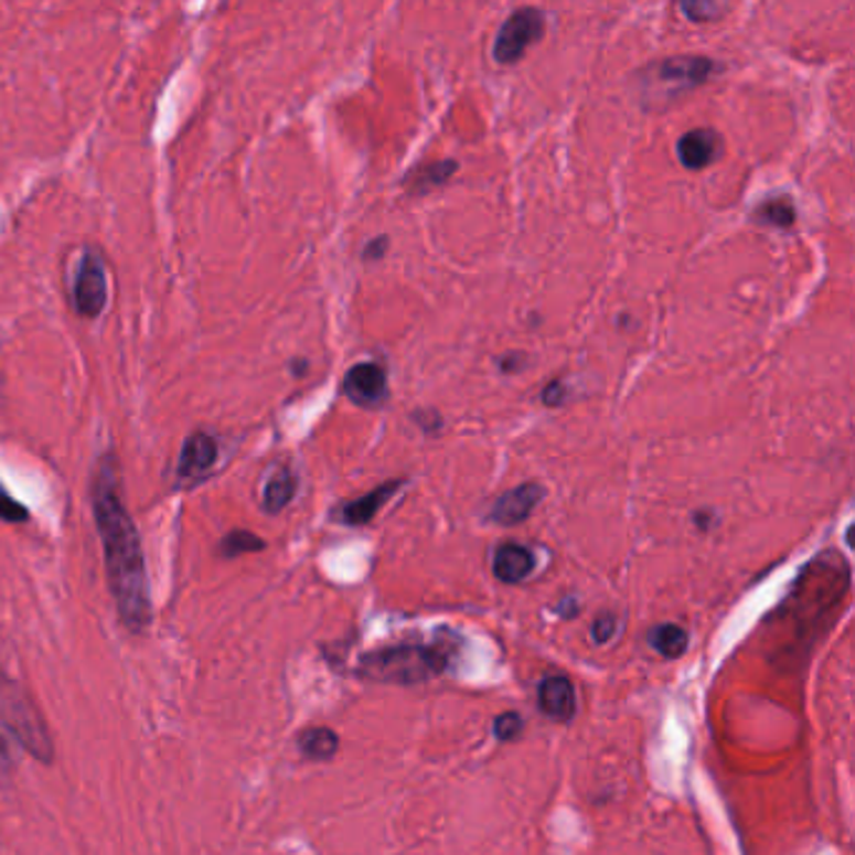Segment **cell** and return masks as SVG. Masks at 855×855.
I'll use <instances>...</instances> for the list:
<instances>
[{
    "label": "cell",
    "mask_w": 855,
    "mask_h": 855,
    "mask_svg": "<svg viewBox=\"0 0 855 855\" xmlns=\"http://www.w3.org/2000/svg\"><path fill=\"white\" fill-rule=\"evenodd\" d=\"M121 490V464L116 455H104L98 459L94 482H90V504H94L108 587L118 614L128 630L141 634L151 622V592L141 537H138L133 517L128 514Z\"/></svg>",
    "instance_id": "1"
},
{
    "label": "cell",
    "mask_w": 855,
    "mask_h": 855,
    "mask_svg": "<svg viewBox=\"0 0 855 855\" xmlns=\"http://www.w3.org/2000/svg\"><path fill=\"white\" fill-rule=\"evenodd\" d=\"M449 665V652L439 645L402 642V645L366 652L359 660V675L386 685H419L441 675Z\"/></svg>",
    "instance_id": "2"
},
{
    "label": "cell",
    "mask_w": 855,
    "mask_h": 855,
    "mask_svg": "<svg viewBox=\"0 0 855 855\" xmlns=\"http://www.w3.org/2000/svg\"><path fill=\"white\" fill-rule=\"evenodd\" d=\"M545 35V13L539 8H517L507 15L492 45V58L502 66L517 63L532 43Z\"/></svg>",
    "instance_id": "3"
},
{
    "label": "cell",
    "mask_w": 855,
    "mask_h": 855,
    "mask_svg": "<svg viewBox=\"0 0 855 855\" xmlns=\"http://www.w3.org/2000/svg\"><path fill=\"white\" fill-rule=\"evenodd\" d=\"M3 685L6 687L0 690V717L11 725V730L18 735V740H21L35 758L49 760L51 742L39 720V713L33 710V705L28 703V697L21 693V690L8 685L6 680Z\"/></svg>",
    "instance_id": "4"
},
{
    "label": "cell",
    "mask_w": 855,
    "mask_h": 855,
    "mask_svg": "<svg viewBox=\"0 0 855 855\" xmlns=\"http://www.w3.org/2000/svg\"><path fill=\"white\" fill-rule=\"evenodd\" d=\"M108 303V274L104 254L88 246L73 279V309L83 319H98Z\"/></svg>",
    "instance_id": "5"
},
{
    "label": "cell",
    "mask_w": 855,
    "mask_h": 855,
    "mask_svg": "<svg viewBox=\"0 0 855 855\" xmlns=\"http://www.w3.org/2000/svg\"><path fill=\"white\" fill-rule=\"evenodd\" d=\"M650 71L655 73L658 86H665L667 94L673 96L703 86L713 73L720 71V66L713 58H705V55H675V58L660 61Z\"/></svg>",
    "instance_id": "6"
},
{
    "label": "cell",
    "mask_w": 855,
    "mask_h": 855,
    "mask_svg": "<svg viewBox=\"0 0 855 855\" xmlns=\"http://www.w3.org/2000/svg\"><path fill=\"white\" fill-rule=\"evenodd\" d=\"M342 392L346 394L349 402H354L356 407L374 409L382 407L389 397V382H386V372L376 362H362L354 364L346 372Z\"/></svg>",
    "instance_id": "7"
},
{
    "label": "cell",
    "mask_w": 855,
    "mask_h": 855,
    "mask_svg": "<svg viewBox=\"0 0 855 855\" xmlns=\"http://www.w3.org/2000/svg\"><path fill=\"white\" fill-rule=\"evenodd\" d=\"M221 455L218 439L209 431H193V435L186 437L179 455V464H177V477L181 484H193L201 482L204 477L216 467Z\"/></svg>",
    "instance_id": "8"
},
{
    "label": "cell",
    "mask_w": 855,
    "mask_h": 855,
    "mask_svg": "<svg viewBox=\"0 0 855 855\" xmlns=\"http://www.w3.org/2000/svg\"><path fill=\"white\" fill-rule=\"evenodd\" d=\"M542 496H545V487L539 482H524L520 487H514V490L496 496L490 510V520L502 524V527L522 524L532 512L537 510Z\"/></svg>",
    "instance_id": "9"
},
{
    "label": "cell",
    "mask_w": 855,
    "mask_h": 855,
    "mask_svg": "<svg viewBox=\"0 0 855 855\" xmlns=\"http://www.w3.org/2000/svg\"><path fill=\"white\" fill-rule=\"evenodd\" d=\"M723 156V136L713 128H693L680 136L677 159L687 171H703Z\"/></svg>",
    "instance_id": "10"
},
{
    "label": "cell",
    "mask_w": 855,
    "mask_h": 855,
    "mask_svg": "<svg viewBox=\"0 0 855 855\" xmlns=\"http://www.w3.org/2000/svg\"><path fill=\"white\" fill-rule=\"evenodd\" d=\"M402 487H404V480H386L384 484L374 487L372 492H366L362 496H356V500L342 504V507L334 512V517L342 524H349V527H362V524H370L376 514H380L384 504L402 490Z\"/></svg>",
    "instance_id": "11"
},
{
    "label": "cell",
    "mask_w": 855,
    "mask_h": 855,
    "mask_svg": "<svg viewBox=\"0 0 855 855\" xmlns=\"http://www.w3.org/2000/svg\"><path fill=\"white\" fill-rule=\"evenodd\" d=\"M537 701H539V710L555 723H569L577 713L575 685L573 680L565 675H549L542 680L537 690Z\"/></svg>",
    "instance_id": "12"
},
{
    "label": "cell",
    "mask_w": 855,
    "mask_h": 855,
    "mask_svg": "<svg viewBox=\"0 0 855 855\" xmlns=\"http://www.w3.org/2000/svg\"><path fill=\"white\" fill-rule=\"evenodd\" d=\"M535 569V555L532 549L524 545H517V542H504L494 549V559H492V573L504 585H517L522 579H527Z\"/></svg>",
    "instance_id": "13"
},
{
    "label": "cell",
    "mask_w": 855,
    "mask_h": 855,
    "mask_svg": "<svg viewBox=\"0 0 855 855\" xmlns=\"http://www.w3.org/2000/svg\"><path fill=\"white\" fill-rule=\"evenodd\" d=\"M297 490H299L297 474L291 472V467L279 464L264 484V496H261L264 512L279 514L281 510H287L289 502L293 500V494H297Z\"/></svg>",
    "instance_id": "14"
},
{
    "label": "cell",
    "mask_w": 855,
    "mask_h": 855,
    "mask_svg": "<svg viewBox=\"0 0 855 855\" xmlns=\"http://www.w3.org/2000/svg\"><path fill=\"white\" fill-rule=\"evenodd\" d=\"M457 161L452 159H445V161H435V163H425L419 165L417 171H412L407 177V189L414 191V193H427L435 186H441V183H447L449 177L452 173H457Z\"/></svg>",
    "instance_id": "15"
},
{
    "label": "cell",
    "mask_w": 855,
    "mask_h": 855,
    "mask_svg": "<svg viewBox=\"0 0 855 855\" xmlns=\"http://www.w3.org/2000/svg\"><path fill=\"white\" fill-rule=\"evenodd\" d=\"M297 745L307 760H331L339 750V738L329 728H309L299 735Z\"/></svg>",
    "instance_id": "16"
},
{
    "label": "cell",
    "mask_w": 855,
    "mask_h": 855,
    "mask_svg": "<svg viewBox=\"0 0 855 855\" xmlns=\"http://www.w3.org/2000/svg\"><path fill=\"white\" fill-rule=\"evenodd\" d=\"M648 642H650V648L658 650L662 658L673 660V658L683 655V652L687 650L690 638H687V632L680 628V624L665 622V624H658V628L650 630Z\"/></svg>",
    "instance_id": "17"
},
{
    "label": "cell",
    "mask_w": 855,
    "mask_h": 855,
    "mask_svg": "<svg viewBox=\"0 0 855 855\" xmlns=\"http://www.w3.org/2000/svg\"><path fill=\"white\" fill-rule=\"evenodd\" d=\"M752 218H756L758 224H766V226L790 228L795 224V206L790 204L788 199H768L766 204H762L756 214H752Z\"/></svg>",
    "instance_id": "18"
},
{
    "label": "cell",
    "mask_w": 855,
    "mask_h": 855,
    "mask_svg": "<svg viewBox=\"0 0 855 855\" xmlns=\"http://www.w3.org/2000/svg\"><path fill=\"white\" fill-rule=\"evenodd\" d=\"M266 547V542L261 537H256L254 532L248 530H234L228 532V535L221 539V555L224 557H238V555H246V552H259Z\"/></svg>",
    "instance_id": "19"
},
{
    "label": "cell",
    "mask_w": 855,
    "mask_h": 855,
    "mask_svg": "<svg viewBox=\"0 0 855 855\" xmlns=\"http://www.w3.org/2000/svg\"><path fill=\"white\" fill-rule=\"evenodd\" d=\"M522 728H524L522 717H520L517 713H512V710H510V713L496 715V717H494V723H492L494 738H496V740H502V742H510V740H514V738H520Z\"/></svg>",
    "instance_id": "20"
},
{
    "label": "cell",
    "mask_w": 855,
    "mask_h": 855,
    "mask_svg": "<svg viewBox=\"0 0 855 855\" xmlns=\"http://www.w3.org/2000/svg\"><path fill=\"white\" fill-rule=\"evenodd\" d=\"M28 517H31L28 510L15 500L11 492L6 490L3 482H0V520L11 522V524H21V522H28Z\"/></svg>",
    "instance_id": "21"
},
{
    "label": "cell",
    "mask_w": 855,
    "mask_h": 855,
    "mask_svg": "<svg viewBox=\"0 0 855 855\" xmlns=\"http://www.w3.org/2000/svg\"><path fill=\"white\" fill-rule=\"evenodd\" d=\"M680 11H683L690 21L695 23H707V21H715V18H720L723 13H728V6H715V3H683L680 6Z\"/></svg>",
    "instance_id": "22"
},
{
    "label": "cell",
    "mask_w": 855,
    "mask_h": 855,
    "mask_svg": "<svg viewBox=\"0 0 855 855\" xmlns=\"http://www.w3.org/2000/svg\"><path fill=\"white\" fill-rule=\"evenodd\" d=\"M614 628H618V620H614L612 612H602L600 618L592 622V640L597 645H605L607 640L614 634Z\"/></svg>",
    "instance_id": "23"
},
{
    "label": "cell",
    "mask_w": 855,
    "mask_h": 855,
    "mask_svg": "<svg viewBox=\"0 0 855 855\" xmlns=\"http://www.w3.org/2000/svg\"><path fill=\"white\" fill-rule=\"evenodd\" d=\"M542 402H545L547 407H557V404H563L565 402V384L559 380L549 382L545 386V392H542Z\"/></svg>",
    "instance_id": "24"
},
{
    "label": "cell",
    "mask_w": 855,
    "mask_h": 855,
    "mask_svg": "<svg viewBox=\"0 0 855 855\" xmlns=\"http://www.w3.org/2000/svg\"><path fill=\"white\" fill-rule=\"evenodd\" d=\"M386 248H389V242H386V236H380L376 242H370V246L364 248V259L366 261H380L382 256L386 254Z\"/></svg>",
    "instance_id": "25"
},
{
    "label": "cell",
    "mask_w": 855,
    "mask_h": 855,
    "mask_svg": "<svg viewBox=\"0 0 855 855\" xmlns=\"http://www.w3.org/2000/svg\"><path fill=\"white\" fill-rule=\"evenodd\" d=\"M8 766H11V752H8L6 740L0 738V770H6Z\"/></svg>",
    "instance_id": "26"
},
{
    "label": "cell",
    "mask_w": 855,
    "mask_h": 855,
    "mask_svg": "<svg viewBox=\"0 0 855 855\" xmlns=\"http://www.w3.org/2000/svg\"><path fill=\"white\" fill-rule=\"evenodd\" d=\"M291 372L297 374V376H303V374H307V372H309V362H307V359H293V364H291Z\"/></svg>",
    "instance_id": "27"
}]
</instances>
